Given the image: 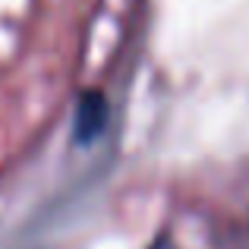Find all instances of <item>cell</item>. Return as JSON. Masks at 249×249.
Returning <instances> with one entry per match:
<instances>
[{"label": "cell", "mask_w": 249, "mask_h": 249, "mask_svg": "<svg viewBox=\"0 0 249 249\" xmlns=\"http://www.w3.org/2000/svg\"><path fill=\"white\" fill-rule=\"evenodd\" d=\"M104 120H107V104H104L101 95H85L79 110H76V136L79 139H91L104 129Z\"/></svg>", "instance_id": "cell-1"}, {"label": "cell", "mask_w": 249, "mask_h": 249, "mask_svg": "<svg viewBox=\"0 0 249 249\" xmlns=\"http://www.w3.org/2000/svg\"><path fill=\"white\" fill-rule=\"evenodd\" d=\"M152 249H174V246H170V240H167V237H164V240H158V243H155V246H152Z\"/></svg>", "instance_id": "cell-2"}]
</instances>
